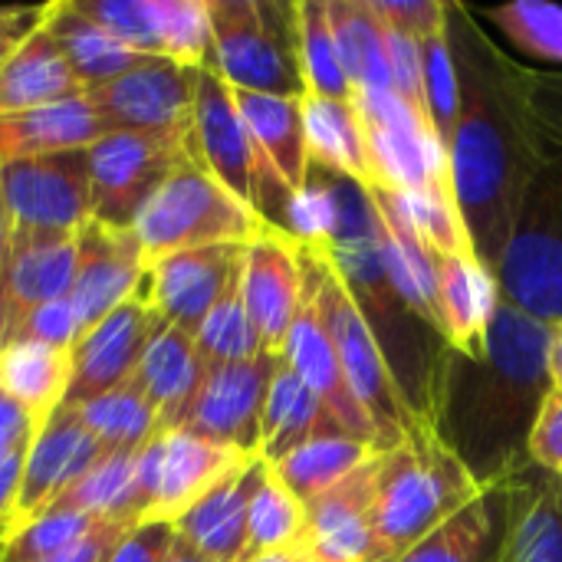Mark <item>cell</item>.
I'll return each mask as SVG.
<instances>
[{"label": "cell", "mask_w": 562, "mask_h": 562, "mask_svg": "<svg viewBox=\"0 0 562 562\" xmlns=\"http://www.w3.org/2000/svg\"><path fill=\"white\" fill-rule=\"evenodd\" d=\"M448 40L461 86L458 128L448 148L451 184L477 260L494 273L510 240L524 191L543 161L524 66L497 49L474 10L448 3Z\"/></svg>", "instance_id": "obj_1"}, {"label": "cell", "mask_w": 562, "mask_h": 562, "mask_svg": "<svg viewBox=\"0 0 562 562\" xmlns=\"http://www.w3.org/2000/svg\"><path fill=\"white\" fill-rule=\"evenodd\" d=\"M550 329L501 300L481 356L441 349L428 395V428L481 491L530 468V435L550 382Z\"/></svg>", "instance_id": "obj_2"}, {"label": "cell", "mask_w": 562, "mask_h": 562, "mask_svg": "<svg viewBox=\"0 0 562 562\" xmlns=\"http://www.w3.org/2000/svg\"><path fill=\"white\" fill-rule=\"evenodd\" d=\"M329 263L366 316L408 412L425 422L431 375L448 346L398 293L379 250V217L369 188L339 175V227L326 247Z\"/></svg>", "instance_id": "obj_3"}, {"label": "cell", "mask_w": 562, "mask_h": 562, "mask_svg": "<svg viewBox=\"0 0 562 562\" xmlns=\"http://www.w3.org/2000/svg\"><path fill=\"white\" fill-rule=\"evenodd\" d=\"M481 494L468 468L435 438L428 422H415L405 441L382 451L375 497V560L395 562L448 517Z\"/></svg>", "instance_id": "obj_4"}, {"label": "cell", "mask_w": 562, "mask_h": 562, "mask_svg": "<svg viewBox=\"0 0 562 562\" xmlns=\"http://www.w3.org/2000/svg\"><path fill=\"white\" fill-rule=\"evenodd\" d=\"M211 63L231 89L303 99L300 7L283 0H207Z\"/></svg>", "instance_id": "obj_5"}, {"label": "cell", "mask_w": 562, "mask_h": 562, "mask_svg": "<svg viewBox=\"0 0 562 562\" xmlns=\"http://www.w3.org/2000/svg\"><path fill=\"white\" fill-rule=\"evenodd\" d=\"M267 231L270 227L257 217V211L231 194L198 158L181 161L145 201L132 224L145 263L194 247H247Z\"/></svg>", "instance_id": "obj_6"}, {"label": "cell", "mask_w": 562, "mask_h": 562, "mask_svg": "<svg viewBox=\"0 0 562 562\" xmlns=\"http://www.w3.org/2000/svg\"><path fill=\"white\" fill-rule=\"evenodd\" d=\"M501 300L527 316L562 323V145L533 171L504 257L494 270Z\"/></svg>", "instance_id": "obj_7"}, {"label": "cell", "mask_w": 562, "mask_h": 562, "mask_svg": "<svg viewBox=\"0 0 562 562\" xmlns=\"http://www.w3.org/2000/svg\"><path fill=\"white\" fill-rule=\"evenodd\" d=\"M300 260H303L306 277L313 280L323 326L333 339V349L339 356V366H342V375H346L352 395L362 402V408L375 422L379 438H382V451L398 448L418 418L408 412L366 316L359 313L356 300L349 296V290L339 280L336 267L329 263L326 250L300 247Z\"/></svg>", "instance_id": "obj_8"}, {"label": "cell", "mask_w": 562, "mask_h": 562, "mask_svg": "<svg viewBox=\"0 0 562 562\" xmlns=\"http://www.w3.org/2000/svg\"><path fill=\"white\" fill-rule=\"evenodd\" d=\"M0 194L10 237H76L92 221L86 148L0 165Z\"/></svg>", "instance_id": "obj_9"}, {"label": "cell", "mask_w": 562, "mask_h": 562, "mask_svg": "<svg viewBox=\"0 0 562 562\" xmlns=\"http://www.w3.org/2000/svg\"><path fill=\"white\" fill-rule=\"evenodd\" d=\"M86 158L92 221L112 231H132L145 201L181 161L194 158V151L191 142L142 132H109L86 148Z\"/></svg>", "instance_id": "obj_10"}, {"label": "cell", "mask_w": 562, "mask_h": 562, "mask_svg": "<svg viewBox=\"0 0 562 562\" xmlns=\"http://www.w3.org/2000/svg\"><path fill=\"white\" fill-rule=\"evenodd\" d=\"M198 72L201 69L181 66L165 56H145L119 79L89 89L86 95L112 132H142L191 142Z\"/></svg>", "instance_id": "obj_11"}, {"label": "cell", "mask_w": 562, "mask_h": 562, "mask_svg": "<svg viewBox=\"0 0 562 562\" xmlns=\"http://www.w3.org/2000/svg\"><path fill=\"white\" fill-rule=\"evenodd\" d=\"M356 109L366 125L375 188L395 194L454 188L448 148L395 92L356 99Z\"/></svg>", "instance_id": "obj_12"}, {"label": "cell", "mask_w": 562, "mask_h": 562, "mask_svg": "<svg viewBox=\"0 0 562 562\" xmlns=\"http://www.w3.org/2000/svg\"><path fill=\"white\" fill-rule=\"evenodd\" d=\"M277 366L280 356L260 352L257 359L247 362H227L207 369L181 422V431L260 458V418Z\"/></svg>", "instance_id": "obj_13"}, {"label": "cell", "mask_w": 562, "mask_h": 562, "mask_svg": "<svg viewBox=\"0 0 562 562\" xmlns=\"http://www.w3.org/2000/svg\"><path fill=\"white\" fill-rule=\"evenodd\" d=\"M102 454V445L79 422L76 408L59 405L53 418L40 425L36 438L26 448L16 501L7 524V543L36 517H43Z\"/></svg>", "instance_id": "obj_14"}, {"label": "cell", "mask_w": 562, "mask_h": 562, "mask_svg": "<svg viewBox=\"0 0 562 562\" xmlns=\"http://www.w3.org/2000/svg\"><path fill=\"white\" fill-rule=\"evenodd\" d=\"M244 250V244H217L158 257L145 270L142 296L168 326L194 336L221 296L240 280Z\"/></svg>", "instance_id": "obj_15"}, {"label": "cell", "mask_w": 562, "mask_h": 562, "mask_svg": "<svg viewBox=\"0 0 562 562\" xmlns=\"http://www.w3.org/2000/svg\"><path fill=\"white\" fill-rule=\"evenodd\" d=\"M161 316L148 306L145 296H135L112 310L99 326H92L86 336L76 339L69 349L72 356V375L63 405L79 408L122 382L135 379L138 362L158 329Z\"/></svg>", "instance_id": "obj_16"}, {"label": "cell", "mask_w": 562, "mask_h": 562, "mask_svg": "<svg viewBox=\"0 0 562 562\" xmlns=\"http://www.w3.org/2000/svg\"><path fill=\"white\" fill-rule=\"evenodd\" d=\"M76 240H79V263L66 300L76 313L79 336H86L112 310L142 296L148 263L132 231H112L89 221Z\"/></svg>", "instance_id": "obj_17"}, {"label": "cell", "mask_w": 562, "mask_h": 562, "mask_svg": "<svg viewBox=\"0 0 562 562\" xmlns=\"http://www.w3.org/2000/svg\"><path fill=\"white\" fill-rule=\"evenodd\" d=\"M303 263V260H300ZM283 362L303 379V385L329 408V415L339 422V428L366 445H372L375 451H382V438L375 422L369 418V412L362 408V402L352 395L339 356L333 349V339L323 326L319 306H316V290L313 280L303 270V303L300 313L290 326V336L283 342Z\"/></svg>", "instance_id": "obj_18"}, {"label": "cell", "mask_w": 562, "mask_h": 562, "mask_svg": "<svg viewBox=\"0 0 562 562\" xmlns=\"http://www.w3.org/2000/svg\"><path fill=\"white\" fill-rule=\"evenodd\" d=\"M379 461L342 477L336 487L306 504V543L310 562H379L375 560V497H379Z\"/></svg>", "instance_id": "obj_19"}, {"label": "cell", "mask_w": 562, "mask_h": 562, "mask_svg": "<svg viewBox=\"0 0 562 562\" xmlns=\"http://www.w3.org/2000/svg\"><path fill=\"white\" fill-rule=\"evenodd\" d=\"M240 296L260 346L273 356H283V342L303 303L300 247L277 231L250 240L240 267Z\"/></svg>", "instance_id": "obj_20"}, {"label": "cell", "mask_w": 562, "mask_h": 562, "mask_svg": "<svg viewBox=\"0 0 562 562\" xmlns=\"http://www.w3.org/2000/svg\"><path fill=\"white\" fill-rule=\"evenodd\" d=\"M76 237H10L0 270V349L36 306L69 296L79 263Z\"/></svg>", "instance_id": "obj_21"}, {"label": "cell", "mask_w": 562, "mask_h": 562, "mask_svg": "<svg viewBox=\"0 0 562 562\" xmlns=\"http://www.w3.org/2000/svg\"><path fill=\"white\" fill-rule=\"evenodd\" d=\"M257 461L237 448L198 438L191 431H161V477L145 520L178 524L198 501H204L231 474ZM142 520V524H145Z\"/></svg>", "instance_id": "obj_22"}, {"label": "cell", "mask_w": 562, "mask_h": 562, "mask_svg": "<svg viewBox=\"0 0 562 562\" xmlns=\"http://www.w3.org/2000/svg\"><path fill=\"white\" fill-rule=\"evenodd\" d=\"M510 510V481L487 487L395 562H504Z\"/></svg>", "instance_id": "obj_23"}, {"label": "cell", "mask_w": 562, "mask_h": 562, "mask_svg": "<svg viewBox=\"0 0 562 562\" xmlns=\"http://www.w3.org/2000/svg\"><path fill=\"white\" fill-rule=\"evenodd\" d=\"M109 132V122L99 115L89 95L0 115V165L59 151H82Z\"/></svg>", "instance_id": "obj_24"}, {"label": "cell", "mask_w": 562, "mask_h": 562, "mask_svg": "<svg viewBox=\"0 0 562 562\" xmlns=\"http://www.w3.org/2000/svg\"><path fill=\"white\" fill-rule=\"evenodd\" d=\"M267 474V461L257 458L224 484H217L204 501H198L178 524V537H184L194 550L211 562H244L247 550V517L250 501Z\"/></svg>", "instance_id": "obj_25"}, {"label": "cell", "mask_w": 562, "mask_h": 562, "mask_svg": "<svg viewBox=\"0 0 562 562\" xmlns=\"http://www.w3.org/2000/svg\"><path fill=\"white\" fill-rule=\"evenodd\" d=\"M204 375H207V366L198 356L194 336L161 319L135 372L138 385L145 389L148 402L158 412L161 431L181 428Z\"/></svg>", "instance_id": "obj_26"}, {"label": "cell", "mask_w": 562, "mask_h": 562, "mask_svg": "<svg viewBox=\"0 0 562 562\" xmlns=\"http://www.w3.org/2000/svg\"><path fill=\"white\" fill-rule=\"evenodd\" d=\"M441 336L464 356H481L501 306L497 277L477 257H438Z\"/></svg>", "instance_id": "obj_27"}, {"label": "cell", "mask_w": 562, "mask_h": 562, "mask_svg": "<svg viewBox=\"0 0 562 562\" xmlns=\"http://www.w3.org/2000/svg\"><path fill=\"white\" fill-rule=\"evenodd\" d=\"M342 431L329 408L303 385V379L283 362L270 379L263 418H260V458L273 468L313 438Z\"/></svg>", "instance_id": "obj_28"}, {"label": "cell", "mask_w": 562, "mask_h": 562, "mask_svg": "<svg viewBox=\"0 0 562 562\" xmlns=\"http://www.w3.org/2000/svg\"><path fill=\"white\" fill-rule=\"evenodd\" d=\"M510 491L504 562H562V477L530 464L510 481Z\"/></svg>", "instance_id": "obj_29"}, {"label": "cell", "mask_w": 562, "mask_h": 562, "mask_svg": "<svg viewBox=\"0 0 562 562\" xmlns=\"http://www.w3.org/2000/svg\"><path fill=\"white\" fill-rule=\"evenodd\" d=\"M86 95L82 82L69 69L56 40L36 30L3 66H0V115L30 112Z\"/></svg>", "instance_id": "obj_30"}, {"label": "cell", "mask_w": 562, "mask_h": 562, "mask_svg": "<svg viewBox=\"0 0 562 562\" xmlns=\"http://www.w3.org/2000/svg\"><path fill=\"white\" fill-rule=\"evenodd\" d=\"M303 132L310 165L329 168L362 188H375L366 125L356 102L306 95L303 99Z\"/></svg>", "instance_id": "obj_31"}, {"label": "cell", "mask_w": 562, "mask_h": 562, "mask_svg": "<svg viewBox=\"0 0 562 562\" xmlns=\"http://www.w3.org/2000/svg\"><path fill=\"white\" fill-rule=\"evenodd\" d=\"M240 119L254 138V145L263 151V158L273 165V171L286 181V188L296 194L310 178V151H306V132H303V99L290 95H260V92H237Z\"/></svg>", "instance_id": "obj_32"}, {"label": "cell", "mask_w": 562, "mask_h": 562, "mask_svg": "<svg viewBox=\"0 0 562 562\" xmlns=\"http://www.w3.org/2000/svg\"><path fill=\"white\" fill-rule=\"evenodd\" d=\"M326 10L356 99L395 92L385 53V26L375 16L372 0H326Z\"/></svg>", "instance_id": "obj_33"}, {"label": "cell", "mask_w": 562, "mask_h": 562, "mask_svg": "<svg viewBox=\"0 0 562 562\" xmlns=\"http://www.w3.org/2000/svg\"><path fill=\"white\" fill-rule=\"evenodd\" d=\"M72 375L69 349L40 342H10L0 349V392L40 425L63 405Z\"/></svg>", "instance_id": "obj_34"}, {"label": "cell", "mask_w": 562, "mask_h": 562, "mask_svg": "<svg viewBox=\"0 0 562 562\" xmlns=\"http://www.w3.org/2000/svg\"><path fill=\"white\" fill-rule=\"evenodd\" d=\"M46 33L56 40V46L63 49L69 69L76 72V79L82 82L86 92L119 79L122 72H128L132 66H138L145 59V53L119 43L112 33H105L102 26L86 20L72 3H53Z\"/></svg>", "instance_id": "obj_35"}, {"label": "cell", "mask_w": 562, "mask_h": 562, "mask_svg": "<svg viewBox=\"0 0 562 562\" xmlns=\"http://www.w3.org/2000/svg\"><path fill=\"white\" fill-rule=\"evenodd\" d=\"M375 454H382V451H375L372 445H366L346 431H336V435L306 441L303 448L286 454L280 464H273V471L303 504H310L319 494H326L329 487H336L342 477H349L352 471L369 464Z\"/></svg>", "instance_id": "obj_36"}, {"label": "cell", "mask_w": 562, "mask_h": 562, "mask_svg": "<svg viewBox=\"0 0 562 562\" xmlns=\"http://www.w3.org/2000/svg\"><path fill=\"white\" fill-rule=\"evenodd\" d=\"M79 422L92 431L105 454L115 451H142L155 435H161L158 412L148 402L138 379L122 382L119 389L86 402L76 408Z\"/></svg>", "instance_id": "obj_37"}, {"label": "cell", "mask_w": 562, "mask_h": 562, "mask_svg": "<svg viewBox=\"0 0 562 562\" xmlns=\"http://www.w3.org/2000/svg\"><path fill=\"white\" fill-rule=\"evenodd\" d=\"M303 543H306V504L267 464V474L250 501L244 562L260 553H283V550L303 553Z\"/></svg>", "instance_id": "obj_38"}, {"label": "cell", "mask_w": 562, "mask_h": 562, "mask_svg": "<svg viewBox=\"0 0 562 562\" xmlns=\"http://www.w3.org/2000/svg\"><path fill=\"white\" fill-rule=\"evenodd\" d=\"M296 7H300V66H303L306 95L356 102V89L346 76L339 46L329 26L326 0H300Z\"/></svg>", "instance_id": "obj_39"}, {"label": "cell", "mask_w": 562, "mask_h": 562, "mask_svg": "<svg viewBox=\"0 0 562 562\" xmlns=\"http://www.w3.org/2000/svg\"><path fill=\"white\" fill-rule=\"evenodd\" d=\"M402 221L412 227V234L435 254V257H477L468 224L461 217L454 188H438V191H412V194H395L389 191Z\"/></svg>", "instance_id": "obj_40"}, {"label": "cell", "mask_w": 562, "mask_h": 562, "mask_svg": "<svg viewBox=\"0 0 562 562\" xmlns=\"http://www.w3.org/2000/svg\"><path fill=\"white\" fill-rule=\"evenodd\" d=\"M135 464H138V451H115V454H102L49 510H76V514H89L99 520H119L128 524V494H132V481H135Z\"/></svg>", "instance_id": "obj_41"}, {"label": "cell", "mask_w": 562, "mask_h": 562, "mask_svg": "<svg viewBox=\"0 0 562 562\" xmlns=\"http://www.w3.org/2000/svg\"><path fill=\"white\" fill-rule=\"evenodd\" d=\"M198 356L207 369L227 366V362H247L267 352L260 346V336L247 316L244 296H240V280L221 296V303L207 313V319L194 333Z\"/></svg>", "instance_id": "obj_42"}, {"label": "cell", "mask_w": 562, "mask_h": 562, "mask_svg": "<svg viewBox=\"0 0 562 562\" xmlns=\"http://www.w3.org/2000/svg\"><path fill=\"white\" fill-rule=\"evenodd\" d=\"M158 56L204 69L211 63L207 0H151Z\"/></svg>", "instance_id": "obj_43"}, {"label": "cell", "mask_w": 562, "mask_h": 562, "mask_svg": "<svg viewBox=\"0 0 562 562\" xmlns=\"http://www.w3.org/2000/svg\"><path fill=\"white\" fill-rule=\"evenodd\" d=\"M484 20L501 26V33L527 56L562 66V7L543 0H514L504 7H487Z\"/></svg>", "instance_id": "obj_44"}, {"label": "cell", "mask_w": 562, "mask_h": 562, "mask_svg": "<svg viewBox=\"0 0 562 562\" xmlns=\"http://www.w3.org/2000/svg\"><path fill=\"white\" fill-rule=\"evenodd\" d=\"M422 46V82H425V105L431 115V125L441 138L445 148H451L454 128H458V112H461V86L454 72V56H451V40H448V23L425 40Z\"/></svg>", "instance_id": "obj_45"}, {"label": "cell", "mask_w": 562, "mask_h": 562, "mask_svg": "<svg viewBox=\"0 0 562 562\" xmlns=\"http://www.w3.org/2000/svg\"><path fill=\"white\" fill-rule=\"evenodd\" d=\"M99 524V517L89 514H76V510H46L43 517H36L30 527H23L0 553V562H43L56 553H63L66 547H72L76 540H82L92 527Z\"/></svg>", "instance_id": "obj_46"}, {"label": "cell", "mask_w": 562, "mask_h": 562, "mask_svg": "<svg viewBox=\"0 0 562 562\" xmlns=\"http://www.w3.org/2000/svg\"><path fill=\"white\" fill-rule=\"evenodd\" d=\"M86 20L112 33L119 43L158 56V36H155V16L151 0H69Z\"/></svg>", "instance_id": "obj_47"}, {"label": "cell", "mask_w": 562, "mask_h": 562, "mask_svg": "<svg viewBox=\"0 0 562 562\" xmlns=\"http://www.w3.org/2000/svg\"><path fill=\"white\" fill-rule=\"evenodd\" d=\"M79 339V326H76V313L69 306V300H53L46 306H36L13 333L10 342H40V346H53V349H72Z\"/></svg>", "instance_id": "obj_48"}, {"label": "cell", "mask_w": 562, "mask_h": 562, "mask_svg": "<svg viewBox=\"0 0 562 562\" xmlns=\"http://www.w3.org/2000/svg\"><path fill=\"white\" fill-rule=\"evenodd\" d=\"M372 10L385 26L415 40H425L448 23V3L441 0H372Z\"/></svg>", "instance_id": "obj_49"}, {"label": "cell", "mask_w": 562, "mask_h": 562, "mask_svg": "<svg viewBox=\"0 0 562 562\" xmlns=\"http://www.w3.org/2000/svg\"><path fill=\"white\" fill-rule=\"evenodd\" d=\"M175 537H178L175 524H161V520L135 524L105 562H165L175 547Z\"/></svg>", "instance_id": "obj_50"}, {"label": "cell", "mask_w": 562, "mask_h": 562, "mask_svg": "<svg viewBox=\"0 0 562 562\" xmlns=\"http://www.w3.org/2000/svg\"><path fill=\"white\" fill-rule=\"evenodd\" d=\"M530 464L562 477V392H550L530 435Z\"/></svg>", "instance_id": "obj_51"}, {"label": "cell", "mask_w": 562, "mask_h": 562, "mask_svg": "<svg viewBox=\"0 0 562 562\" xmlns=\"http://www.w3.org/2000/svg\"><path fill=\"white\" fill-rule=\"evenodd\" d=\"M53 3L36 7H0V66L36 33L46 26Z\"/></svg>", "instance_id": "obj_52"}, {"label": "cell", "mask_w": 562, "mask_h": 562, "mask_svg": "<svg viewBox=\"0 0 562 562\" xmlns=\"http://www.w3.org/2000/svg\"><path fill=\"white\" fill-rule=\"evenodd\" d=\"M132 527L128 524H119V520H99L82 540H76L72 547H66L63 553L49 557L43 562H105L112 557V550L119 547V540L128 533Z\"/></svg>", "instance_id": "obj_53"}, {"label": "cell", "mask_w": 562, "mask_h": 562, "mask_svg": "<svg viewBox=\"0 0 562 562\" xmlns=\"http://www.w3.org/2000/svg\"><path fill=\"white\" fill-rule=\"evenodd\" d=\"M40 431V422L30 418L16 402H10L3 392H0V461L20 448H30V441L36 438Z\"/></svg>", "instance_id": "obj_54"}, {"label": "cell", "mask_w": 562, "mask_h": 562, "mask_svg": "<svg viewBox=\"0 0 562 562\" xmlns=\"http://www.w3.org/2000/svg\"><path fill=\"white\" fill-rule=\"evenodd\" d=\"M550 382L553 392H562V323L550 329Z\"/></svg>", "instance_id": "obj_55"}, {"label": "cell", "mask_w": 562, "mask_h": 562, "mask_svg": "<svg viewBox=\"0 0 562 562\" xmlns=\"http://www.w3.org/2000/svg\"><path fill=\"white\" fill-rule=\"evenodd\" d=\"M165 562H211L201 550H194L184 537H175V547H171V553H168V560Z\"/></svg>", "instance_id": "obj_56"}, {"label": "cell", "mask_w": 562, "mask_h": 562, "mask_svg": "<svg viewBox=\"0 0 562 562\" xmlns=\"http://www.w3.org/2000/svg\"><path fill=\"white\" fill-rule=\"evenodd\" d=\"M7 247H10V221H7V207H3V194H0V270L7 260Z\"/></svg>", "instance_id": "obj_57"}, {"label": "cell", "mask_w": 562, "mask_h": 562, "mask_svg": "<svg viewBox=\"0 0 562 562\" xmlns=\"http://www.w3.org/2000/svg\"><path fill=\"white\" fill-rule=\"evenodd\" d=\"M247 562H310L300 550H283V553H260V557H254V560Z\"/></svg>", "instance_id": "obj_58"}]
</instances>
